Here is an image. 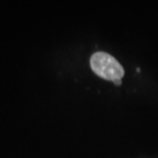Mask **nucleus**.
Returning <instances> with one entry per match:
<instances>
[{
    "instance_id": "nucleus-2",
    "label": "nucleus",
    "mask_w": 158,
    "mask_h": 158,
    "mask_svg": "<svg viewBox=\"0 0 158 158\" xmlns=\"http://www.w3.org/2000/svg\"><path fill=\"white\" fill-rule=\"evenodd\" d=\"M114 84L115 85H121V80H115L114 81Z\"/></svg>"
},
{
    "instance_id": "nucleus-1",
    "label": "nucleus",
    "mask_w": 158,
    "mask_h": 158,
    "mask_svg": "<svg viewBox=\"0 0 158 158\" xmlns=\"http://www.w3.org/2000/svg\"><path fill=\"white\" fill-rule=\"evenodd\" d=\"M90 67L98 76L105 80H121L124 75V69L120 63L107 52L94 53L90 58Z\"/></svg>"
}]
</instances>
